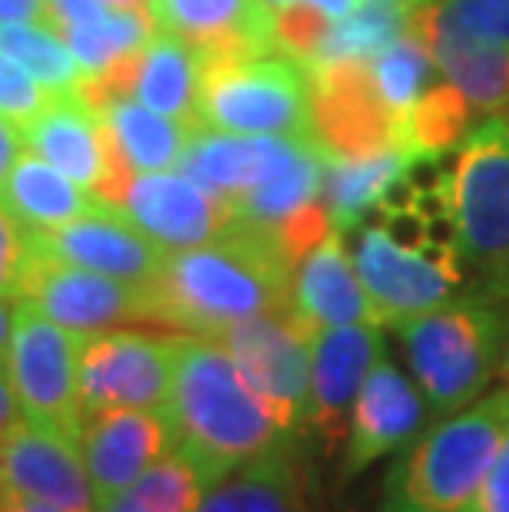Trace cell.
<instances>
[{
    "instance_id": "obj_46",
    "label": "cell",
    "mask_w": 509,
    "mask_h": 512,
    "mask_svg": "<svg viewBox=\"0 0 509 512\" xmlns=\"http://www.w3.org/2000/svg\"><path fill=\"white\" fill-rule=\"evenodd\" d=\"M103 4L119 7V10H136V7H146V0H103Z\"/></svg>"
},
{
    "instance_id": "obj_7",
    "label": "cell",
    "mask_w": 509,
    "mask_h": 512,
    "mask_svg": "<svg viewBox=\"0 0 509 512\" xmlns=\"http://www.w3.org/2000/svg\"><path fill=\"white\" fill-rule=\"evenodd\" d=\"M199 123L235 136L314 139L311 73L288 53L209 63L202 73Z\"/></svg>"
},
{
    "instance_id": "obj_29",
    "label": "cell",
    "mask_w": 509,
    "mask_h": 512,
    "mask_svg": "<svg viewBox=\"0 0 509 512\" xmlns=\"http://www.w3.org/2000/svg\"><path fill=\"white\" fill-rule=\"evenodd\" d=\"M367 67H371L377 96H381V103L391 110L394 119L407 116L443 80L430 47L410 27L397 40L387 43L384 50H377L367 60Z\"/></svg>"
},
{
    "instance_id": "obj_48",
    "label": "cell",
    "mask_w": 509,
    "mask_h": 512,
    "mask_svg": "<svg viewBox=\"0 0 509 512\" xmlns=\"http://www.w3.org/2000/svg\"><path fill=\"white\" fill-rule=\"evenodd\" d=\"M4 493H7V489H4V479H0V503H4Z\"/></svg>"
},
{
    "instance_id": "obj_12",
    "label": "cell",
    "mask_w": 509,
    "mask_h": 512,
    "mask_svg": "<svg viewBox=\"0 0 509 512\" xmlns=\"http://www.w3.org/2000/svg\"><path fill=\"white\" fill-rule=\"evenodd\" d=\"M427 400L391 357H381L367 370L357 400L351 407L348 443L341 450V483H351L377 460L414 443L427 427Z\"/></svg>"
},
{
    "instance_id": "obj_41",
    "label": "cell",
    "mask_w": 509,
    "mask_h": 512,
    "mask_svg": "<svg viewBox=\"0 0 509 512\" xmlns=\"http://www.w3.org/2000/svg\"><path fill=\"white\" fill-rule=\"evenodd\" d=\"M20 420H24V417H20V407H17V397H14V387H10L7 370H4V364H0V440H4L7 433L14 430Z\"/></svg>"
},
{
    "instance_id": "obj_20",
    "label": "cell",
    "mask_w": 509,
    "mask_h": 512,
    "mask_svg": "<svg viewBox=\"0 0 509 512\" xmlns=\"http://www.w3.org/2000/svg\"><path fill=\"white\" fill-rule=\"evenodd\" d=\"M305 143H311V139L235 136L199 123L192 129V139L176 169L232 205V199H238L242 192L255 189L258 182L272 179L278 169H285Z\"/></svg>"
},
{
    "instance_id": "obj_42",
    "label": "cell",
    "mask_w": 509,
    "mask_h": 512,
    "mask_svg": "<svg viewBox=\"0 0 509 512\" xmlns=\"http://www.w3.org/2000/svg\"><path fill=\"white\" fill-rule=\"evenodd\" d=\"M272 7H285V4H311V7H318L324 10L328 17H344V14H351V10L361 4V0H268Z\"/></svg>"
},
{
    "instance_id": "obj_45",
    "label": "cell",
    "mask_w": 509,
    "mask_h": 512,
    "mask_svg": "<svg viewBox=\"0 0 509 512\" xmlns=\"http://www.w3.org/2000/svg\"><path fill=\"white\" fill-rule=\"evenodd\" d=\"M377 4H391V7H400V10H410L414 14L417 7H424L427 0H377Z\"/></svg>"
},
{
    "instance_id": "obj_35",
    "label": "cell",
    "mask_w": 509,
    "mask_h": 512,
    "mask_svg": "<svg viewBox=\"0 0 509 512\" xmlns=\"http://www.w3.org/2000/svg\"><path fill=\"white\" fill-rule=\"evenodd\" d=\"M53 96L57 93H50L47 86H40L17 60H10L7 53L0 50V116H7V119H14L17 126H24L53 100Z\"/></svg>"
},
{
    "instance_id": "obj_11",
    "label": "cell",
    "mask_w": 509,
    "mask_h": 512,
    "mask_svg": "<svg viewBox=\"0 0 509 512\" xmlns=\"http://www.w3.org/2000/svg\"><path fill=\"white\" fill-rule=\"evenodd\" d=\"M20 301H30L40 314L77 334L123 328V324H153L146 285L119 281L37 252L30 258Z\"/></svg>"
},
{
    "instance_id": "obj_13",
    "label": "cell",
    "mask_w": 509,
    "mask_h": 512,
    "mask_svg": "<svg viewBox=\"0 0 509 512\" xmlns=\"http://www.w3.org/2000/svg\"><path fill=\"white\" fill-rule=\"evenodd\" d=\"M384 354L381 324H341V328L311 331V403L305 430L321 440L328 456H338L348 443L357 390L367 370Z\"/></svg>"
},
{
    "instance_id": "obj_1",
    "label": "cell",
    "mask_w": 509,
    "mask_h": 512,
    "mask_svg": "<svg viewBox=\"0 0 509 512\" xmlns=\"http://www.w3.org/2000/svg\"><path fill=\"white\" fill-rule=\"evenodd\" d=\"M351 255L377 321L391 328L460 298L467 281L440 179L407 176L354 228Z\"/></svg>"
},
{
    "instance_id": "obj_44",
    "label": "cell",
    "mask_w": 509,
    "mask_h": 512,
    "mask_svg": "<svg viewBox=\"0 0 509 512\" xmlns=\"http://www.w3.org/2000/svg\"><path fill=\"white\" fill-rule=\"evenodd\" d=\"M10 334H14V308H10V301H0V364L7 361Z\"/></svg>"
},
{
    "instance_id": "obj_5",
    "label": "cell",
    "mask_w": 509,
    "mask_h": 512,
    "mask_svg": "<svg viewBox=\"0 0 509 512\" xmlns=\"http://www.w3.org/2000/svg\"><path fill=\"white\" fill-rule=\"evenodd\" d=\"M509 318L486 294H460L440 308L394 324L410 377L433 417H450L486 394L500 374Z\"/></svg>"
},
{
    "instance_id": "obj_30",
    "label": "cell",
    "mask_w": 509,
    "mask_h": 512,
    "mask_svg": "<svg viewBox=\"0 0 509 512\" xmlns=\"http://www.w3.org/2000/svg\"><path fill=\"white\" fill-rule=\"evenodd\" d=\"M209 486V476L189 456L169 450L133 486L106 499L100 512H196Z\"/></svg>"
},
{
    "instance_id": "obj_10",
    "label": "cell",
    "mask_w": 509,
    "mask_h": 512,
    "mask_svg": "<svg viewBox=\"0 0 509 512\" xmlns=\"http://www.w3.org/2000/svg\"><path fill=\"white\" fill-rule=\"evenodd\" d=\"M212 341L232 354L242 377L268 403L288 437L305 430L311 403V328L295 318V311L255 314Z\"/></svg>"
},
{
    "instance_id": "obj_24",
    "label": "cell",
    "mask_w": 509,
    "mask_h": 512,
    "mask_svg": "<svg viewBox=\"0 0 509 512\" xmlns=\"http://www.w3.org/2000/svg\"><path fill=\"white\" fill-rule=\"evenodd\" d=\"M196 512H311L308 473L291 443H278L215 479Z\"/></svg>"
},
{
    "instance_id": "obj_8",
    "label": "cell",
    "mask_w": 509,
    "mask_h": 512,
    "mask_svg": "<svg viewBox=\"0 0 509 512\" xmlns=\"http://www.w3.org/2000/svg\"><path fill=\"white\" fill-rule=\"evenodd\" d=\"M179 334L106 328L80 334L77 390L83 420L103 410H166Z\"/></svg>"
},
{
    "instance_id": "obj_6",
    "label": "cell",
    "mask_w": 509,
    "mask_h": 512,
    "mask_svg": "<svg viewBox=\"0 0 509 512\" xmlns=\"http://www.w3.org/2000/svg\"><path fill=\"white\" fill-rule=\"evenodd\" d=\"M443 205L460 258L486 298H509V119L486 116L440 176Z\"/></svg>"
},
{
    "instance_id": "obj_25",
    "label": "cell",
    "mask_w": 509,
    "mask_h": 512,
    "mask_svg": "<svg viewBox=\"0 0 509 512\" xmlns=\"http://www.w3.org/2000/svg\"><path fill=\"white\" fill-rule=\"evenodd\" d=\"M202 53L169 30H156L136 53L133 100L179 123L199 126V93H202Z\"/></svg>"
},
{
    "instance_id": "obj_36",
    "label": "cell",
    "mask_w": 509,
    "mask_h": 512,
    "mask_svg": "<svg viewBox=\"0 0 509 512\" xmlns=\"http://www.w3.org/2000/svg\"><path fill=\"white\" fill-rule=\"evenodd\" d=\"M443 4L480 37L509 50V0H443Z\"/></svg>"
},
{
    "instance_id": "obj_37",
    "label": "cell",
    "mask_w": 509,
    "mask_h": 512,
    "mask_svg": "<svg viewBox=\"0 0 509 512\" xmlns=\"http://www.w3.org/2000/svg\"><path fill=\"white\" fill-rule=\"evenodd\" d=\"M470 512H509V433Z\"/></svg>"
},
{
    "instance_id": "obj_21",
    "label": "cell",
    "mask_w": 509,
    "mask_h": 512,
    "mask_svg": "<svg viewBox=\"0 0 509 512\" xmlns=\"http://www.w3.org/2000/svg\"><path fill=\"white\" fill-rule=\"evenodd\" d=\"M291 311L311 331L341 328V324H381L338 228L321 235L298 258L291 271Z\"/></svg>"
},
{
    "instance_id": "obj_3",
    "label": "cell",
    "mask_w": 509,
    "mask_h": 512,
    "mask_svg": "<svg viewBox=\"0 0 509 512\" xmlns=\"http://www.w3.org/2000/svg\"><path fill=\"white\" fill-rule=\"evenodd\" d=\"M162 413L172 430V450L189 456L209 483L291 440L232 354L212 337L179 334L176 377Z\"/></svg>"
},
{
    "instance_id": "obj_34",
    "label": "cell",
    "mask_w": 509,
    "mask_h": 512,
    "mask_svg": "<svg viewBox=\"0 0 509 512\" xmlns=\"http://www.w3.org/2000/svg\"><path fill=\"white\" fill-rule=\"evenodd\" d=\"M30 258L34 248H30L27 225L0 202V301H20Z\"/></svg>"
},
{
    "instance_id": "obj_38",
    "label": "cell",
    "mask_w": 509,
    "mask_h": 512,
    "mask_svg": "<svg viewBox=\"0 0 509 512\" xmlns=\"http://www.w3.org/2000/svg\"><path fill=\"white\" fill-rule=\"evenodd\" d=\"M0 24H43L57 30L50 0H0Z\"/></svg>"
},
{
    "instance_id": "obj_39",
    "label": "cell",
    "mask_w": 509,
    "mask_h": 512,
    "mask_svg": "<svg viewBox=\"0 0 509 512\" xmlns=\"http://www.w3.org/2000/svg\"><path fill=\"white\" fill-rule=\"evenodd\" d=\"M53 17H57V30L77 27V24H90V20L103 17L110 4L103 0H50Z\"/></svg>"
},
{
    "instance_id": "obj_40",
    "label": "cell",
    "mask_w": 509,
    "mask_h": 512,
    "mask_svg": "<svg viewBox=\"0 0 509 512\" xmlns=\"http://www.w3.org/2000/svg\"><path fill=\"white\" fill-rule=\"evenodd\" d=\"M24 133H20V126L14 119L0 116V189H4V182L10 176V169H14V162L24 156Z\"/></svg>"
},
{
    "instance_id": "obj_33",
    "label": "cell",
    "mask_w": 509,
    "mask_h": 512,
    "mask_svg": "<svg viewBox=\"0 0 509 512\" xmlns=\"http://www.w3.org/2000/svg\"><path fill=\"white\" fill-rule=\"evenodd\" d=\"M60 34L67 37L70 50L77 53L83 76H93L103 67H110L123 53H133L143 47V43L156 34V24H153V17L146 14V7H136V10L110 7L103 17L90 20V24L67 27V30H60Z\"/></svg>"
},
{
    "instance_id": "obj_9",
    "label": "cell",
    "mask_w": 509,
    "mask_h": 512,
    "mask_svg": "<svg viewBox=\"0 0 509 512\" xmlns=\"http://www.w3.org/2000/svg\"><path fill=\"white\" fill-rule=\"evenodd\" d=\"M80 334L40 314L30 301H14V334L4 370L20 417L80 437L83 410L77 390Z\"/></svg>"
},
{
    "instance_id": "obj_18",
    "label": "cell",
    "mask_w": 509,
    "mask_h": 512,
    "mask_svg": "<svg viewBox=\"0 0 509 512\" xmlns=\"http://www.w3.org/2000/svg\"><path fill=\"white\" fill-rule=\"evenodd\" d=\"M169 450L172 430L162 410H103L86 417L80 427V453L100 506L133 486Z\"/></svg>"
},
{
    "instance_id": "obj_32",
    "label": "cell",
    "mask_w": 509,
    "mask_h": 512,
    "mask_svg": "<svg viewBox=\"0 0 509 512\" xmlns=\"http://www.w3.org/2000/svg\"><path fill=\"white\" fill-rule=\"evenodd\" d=\"M0 50L50 93H77L83 67L67 37L43 24H0Z\"/></svg>"
},
{
    "instance_id": "obj_28",
    "label": "cell",
    "mask_w": 509,
    "mask_h": 512,
    "mask_svg": "<svg viewBox=\"0 0 509 512\" xmlns=\"http://www.w3.org/2000/svg\"><path fill=\"white\" fill-rule=\"evenodd\" d=\"M318 202H321V146L311 139L272 179L258 182L255 189L232 199V212L235 222L252 225L258 232H275L291 215L305 212Z\"/></svg>"
},
{
    "instance_id": "obj_27",
    "label": "cell",
    "mask_w": 509,
    "mask_h": 512,
    "mask_svg": "<svg viewBox=\"0 0 509 512\" xmlns=\"http://www.w3.org/2000/svg\"><path fill=\"white\" fill-rule=\"evenodd\" d=\"M96 113L136 172L176 169L192 139V129H196L192 123H179V119L149 110L133 96H116V100L96 106Z\"/></svg>"
},
{
    "instance_id": "obj_31",
    "label": "cell",
    "mask_w": 509,
    "mask_h": 512,
    "mask_svg": "<svg viewBox=\"0 0 509 512\" xmlns=\"http://www.w3.org/2000/svg\"><path fill=\"white\" fill-rule=\"evenodd\" d=\"M410 27V10H400L377 0H361L351 14L331 20L328 34L321 37L314 57L305 67H321V63L338 60H371L377 50L397 40Z\"/></svg>"
},
{
    "instance_id": "obj_43",
    "label": "cell",
    "mask_w": 509,
    "mask_h": 512,
    "mask_svg": "<svg viewBox=\"0 0 509 512\" xmlns=\"http://www.w3.org/2000/svg\"><path fill=\"white\" fill-rule=\"evenodd\" d=\"M0 512H60V509L43 506V503H37V499H27V496H17V493H4Z\"/></svg>"
},
{
    "instance_id": "obj_22",
    "label": "cell",
    "mask_w": 509,
    "mask_h": 512,
    "mask_svg": "<svg viewBox=\"0 0 509 512\" xmlns=\"http://www.w3.org/2000/svg\"><path fill=\"white\" fill-rule=\"evenodd\" d=\"M24 146L34 156L47 159L63 176L96 189L110 159V129L103 126L100 113L80 93H57L43 110L20 126Z\"/></svg>"
},
{
    "instance_id": "obj_15",
    "label": "cell",
    "mask_w": 509,
    "mask_h": 512,
    "mask_svg": "<svg viewBox=\"0 0 509 512\" xmlns=\"http://www.w3.org/2000/svg\"><path fill=\"white\" fill-rule=\"evenodd\" d=\"M0 479L7 493L37 499L60 512H100L80 437L20 420L0 440Z\"/></svg>"
},
{
    "instance_id": "obj_4",
    "label": "cell",
    "mask_w": 509,
    "mask_h": 512,
    "mask_svg": "<svg viewBox=\"0 0 509 512\" xmlns=\"http://www.w3.org/2000/svg\"><path fill=\"white\" fill-rule=\"evenodd\" d=\"M506 433L509 384H500L404 446L384 476L381 512H470Z\"/></svg>"
},
{
    "instance_id": "obj_23",
    "label": "cell",
    "mask_w": 509,
    "mask_h": 512,
    "mask_svg": "<svg viewBox=\"0 0 509 512\" xmlns=\"http://www.w3.org/2000/svg\"><path fill=\"white\" fill-rule=\"evenodd\" d=\"M420 159L397 146L371 152H328L321 149V205L331 228L354 232Z\"/></svg>"
},
{
    "instance_id": "obj_47",
    "label": "cell",
    "mask_w": 509,
    "mask_h": 512,
    "mask_svg": "<svg viewBox=\"0 0 509 512\" xmlns=\"http://www.w3.org/2000/svg\"><path fill=\"white\" fill-rule=\"evenodd\" d=\"M500 377H503V384H509V328H506V347H503V364H500Z\"/></svg>"
},
{
    "instance_id": "obj_14",
    "label": "cell",
    "mask_w": 509,
    "mask_h": 512,
    "mask_svg": "<svg viewBox=\"0 0 509 512\" xmlns=\"http://www.w3.org/2000/svg\"><path fill=\"white\" fill-rule=\"evenodd\" d=\"M30 248L37 255L100 271L119 281H133V285H149L169 255L123 209L100 199L80 219L30 232Z\"/></svg>"
},
{
    "instance_id": "obj_17",
    "label": "cell",
    "mask_w": 509,
    "mask_h": 512,
    "mask_svg": "<svg viewBox=\"0 0 509 512\" xmlns=\"http://www.w3.org/2000/svg\"><path fill=\"white\" fill-rule=\"evenodd\" d=\"M410 30L430 47L440 73L463 93L476 113L509 106V50L480 37L443 0H427L410 14Z\"/></svg>"
},
{
    "instance_id": "obj_26",
    "label": "cell",
    "mask_w": 509,
    "mask_h": 512,
    "mask_svg": "<svg viewBox=\"0 0 509 512\" xmlns=\"http://www.w3.org/2000/svg\"><path fill=\"white\" fill-rule=\"evenodd\" d=\"M0 202L24 222L30 232L67 225L96 205V195L86 185L63 176L47 159L24 152L0 189Z\"/></svg>"
},
{
    "instance_id": "obj_2",
    "label": "cell",
    "mask_w": 509,
    "mask_h": 512,
    "mask_svg": "<svg viewBox=\"0 0 509 512\" xmlns=\"http://www.w3.org/2000/svg\"><path fill=\"white\" fill-rule=\"evenodd\" d=\"M295 265L252 225L232 222L215 242L169 252L149 281L153 324L219 337L255 314L291 308Z\"/></svg>"
},
{
    "instance_id": "obj_19",
    "label": "cell",
    "mask_w": 509,
    "mask_h": 512,
    "mask_svg": "<svg viewBox=\"0 0 509 512\" xmlns=\"http://www.w3.org/2000/svg\"><path fill=\"white\" fill-rule=\"evenodd\" d=\"M146 14L156 30L189 40L205 67L278 53L268 0H146Z\"/></svg>"
},
{
    "instance_id": "obj_16",
    "label": "cell",
    "mask_w": 509,
    "mask_h": 512,
    "mask_svg": "<svg viewBox=\"0 0 509 512\" xmlns=\"http://www.w3.org/2000/svg\"><path fill=\"white\" fill-rule=\"evenodd\" d=\"M116 209H123L166 252L215 242L235 222L229 202L182 176L179 169L136 172Z\"/></svg>"
}]
</instances>
